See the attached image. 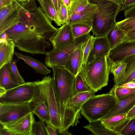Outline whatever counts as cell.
Masks as SVG:
<instances>
[{"instance_id": "6da1fadb", "label": "cell", "mask_w": 135, "mask_h": 135, "mask_svg": "<svg viewBox=\"0 0 135 135\" xmlns=\"http://www.w3.org/2000/svg\"><path fill=\"white\" fill-rule=\"evenodd\" d=\"M58 31L38 28L19 21L4 32L18 50L34 55L46 54V49L51 46L50 40Z\"/></svg>"}, {"instance_id": "7a4b0ae2", "label": "cell", "mask_w": 135, "mask_h": 135, "mask_svg": "<svg viewBox=\"0 0 135 135\" xmlns=\"http://www.w3.org/2000/svg\"><path fill=\"white\" fill-rule=\"evenodd\" d=\"M51 68L55 94L62 127L66 118L68 102L74 95L76 77L64 67L54 66Z\"/></svg>"}, {"instance_id": "3957f363", "label": "cell", "mask_w": 135, "mask_h": 135, "mask_svg": "<svg viewBox=\"0 0 135 135\" xmlns=\"http://www.w3.org/2000/svg\"><path fill=\"white\" fill-rule=\"evenodd\" d=\"M90 2L98 7L94 16L91 31L95 37L105 36L116 25V18L121 6L107 0H90Z\"/></svg>"}, {"instance_id": "277c9868", "label": "cell", "mask_w": 135, "mask_h": 135, "mask_svg": "<svg viewBox=\"0 0 135 135\" xmlns=\"http://www.w3.org/2000/svg\"><path fill=\"white\" fill-rule=\"evenodd\" d=\"M108 56L98 57L82 65L80 74L88 86L95 92L108 85L110 69Z\"/></svg>"}, {"instance_id": "5b68a950", "label": "cell", "mask_w": 135, "mask_h": 135, "mask_svg": "<svg viewBox=\"0 0 135 135\" xmlns=\"http://www.w3.org/2000/svg\"><path fill=\"white\" fill-rule=\"evenodd\" d=\"M117 101L116 97L109 92L94 95L83 104L80 113L89 122L97 120L106 115Z\"/></svg>"}, {"instance_id": "8992f818", "label": "cell", "mask_w": 135, "mask_h": 135, "mask_svg": "<svg viewBox=\"0 0 135 135\" xmlns=\"http://www.w3.org/2000/svg\"><path fill=\"white\" fill-rule=\"evenodd\" d=\"M90 35V33L83 35L75 38L72 43L62 49H53L47 52L45 60L46 66L49 68L54 66L64 67L71 53L80 43L86 41Z\"/></svg>"}, {"instance_id": "52a82bcc", "label": "cell", "mask_w": 135, "mask_h": 135, "mask_svg": "<svg viewBox=\"0 0 135 135\" xmlns=\"http://www.w3.org/2000/svg\"><path fill=\"white\" fill-rule=\"evenodd\" d=\"M46 103L49 112L50 124L60 134L62 128V123L55 98L53 78L50 76H46L42 78Z\"/></svg>"}, {"instance_id": "ba28073f", "label": "cell", "mask_w": 135, "mask_h": 135, "mask_svg": "<svg viewBox=\"0 0 135 135\" xmlns=\"http://www.w3.org/2000/svg\"><path fill=\"white\" fill-rule=\"evenodd\" d=\"M34 81L25 82L16 87L6 90L0 95V103H19L30 102L35 93Z\"/></svg>"}, {"instance_id": "9c48e42d", "label": "cell", "mask_w": 135, "mask_h": 135, "mask_svg": "<svg viewBox=\"0 0 135 135\" xmlns=\"http://www.w3.org/2000/svg\"><path fill=\"white\" fill-rule=\"evenodd\" d=\"M30 103H0V124L15 121L32 112Z\"/></svg>"}, {"instance_id": "30bf717a", "label": "cell", "mask_w": 135, "mask_h": 135, "mask_svg": "<svg viewBox=\"0 0 135 135\" xmlns=\"http://www.w3.org/2000/svg\"><path fill=\"white\" fill-rule=\"evenodd\" d=\"M35 90L34 97L30 103L32 112L43 120L50 124V117L47 106L44 89V82L42 79L34 81Z\"/></svg>"}, {"instance_id": "8fae6325", "label": "cell", "mask_w": 135, "mask_h": 135, "mask_svg": "<svg viewBox=\"0 0 135 135\" xmlns=\"http://www.w3.org/2000/svg\"><path fill=\"white\" fill-rule=\"evenodd\" d=\"M33 114L31 112L15 121L1 124L15 135H31L32 126L35 120Z\"/></svg>"}, {"instance_id": "7c38bea8", "label": "cell", "mask_w": 135, "mask_h": 135, "mask_svg": "<svg viewBox=\"0 0 135 135\" xmlns=\"http://www.w3.org/2000/svg\"><path fill=\"white\" fill-rule=\"evenodd\" d=\"M135 54V40L126 39L111 50L108 62L121 61L126 57Z\"/></svg>"}, {"instance_id": "4fadbf2b", "label": "cell", "mask_w": 135, "mask_h": 135, "mask_svg": "<svg viewBox=\"0 0 135 135\" xmlns=\"http://www.w3.org/2000/svg\"><path fill=\"white\" fill-rule=\"evenodd\" d=\"M74 40L71 25L68 23L58 28L57 33L50 41L53 49H61L72 43Z\"/></svg>"}, {"instance_id": "5bb4252c", "label": "cell", "mask_w": 135, "mask_h": 135, "mask_svg": "<svg viewBox=\"0 0 135 135\" xmlns=\"http://www.w3.org/2000/svg\"><path fill=\"white\" fill-rule=\"evenodd\" d=\"M86 41L80 43L71 53L64 67L75 77L80 73L81 69Z\"/></svg>"}, {"instance_id": "9a60e30c", "label": "cell", "mask_w": 135, "mask_h": 135, "mask_svg": "<svg viewBox=\"0 0 135 135\" xmlns=\"http://www.w3.org/2000/svg\"><path fill=\"white\" fill-rule=\"evenodd\" d=\"M98 9L96 4L90 2L83 10L73 16L70 19L69 23L70 25L81 24L91 27L94 15Z\"/></svg>"}, {"instance_id": "2e32d148", "label": "cell", "mask_w": 135, "mask_h": 135, "mask_svg": "<svg viewBox=\"0 0 135 135\" xmlns=\"http://www.w3.org/2000/svg\"><path fill=\"white\" fill-rule=\"evenodd\" d=\"M117 100L114 107L106 115L99 120H101L118 114H127L135 105V94Z\"/></svg>"}, {"instance_id": "e0dca14e", "label": "cell", "mask_w": 135, "mask_h": 135, "mask_svg": "<svg viewBox=\"0 0 135 135\" xmlns=\"http://www.w3.org/2000/svg\"><path fill=\"white\" fill-rule=\"evenodd\" d=\"M111 50L105 36L95 37L93 48L90 54L87 62L90 63L98 57L105 55L108 56Z\"/></svg>"}, {"instance_id": "ac0fdd59", "label": "cell", "mask_w": 135, "mask_h": 135, "mask_svg": "<svg viewBox=\"0 0 135 135\" xmlns=\"http://www.w3.org/2000/svg\"><path fill=\"white\" fill-rule=\"evenodd\" d=\"M0 43V69L10 63L15 53L14 42L6 37Z\"/></svg>"}, {"instance_id": "d6986e66", "label": "cell", "mask_w": 135, "mask_h": 135, "mask_svg": "<svg viewBox=\"0 0 135 135\" xmlns=\"http://www.w3.org/2000/svg\"><path fill=\"white\" fill-rule=\"evenodd\" d=\"M14 54L17 57V60L21 59L24 61L26 64L34 70L37 73L46 75L51 73V70L48 69L43 63L38 60L16 52H15Z\"/></svg>"}, {"instance_id": "ffe728a7", "label": "cell", "mask_w": 135, "mask_h": 135, "mask_svg": "<svg viewBox=\"0 0 135 135\" xmlns=\"http://www.w3.org/2000/svg\"><path fill=\"white\" fill-rule=\"evenodd\" d=\"M83 127L92 132L93 135H120L118 132L108 128L100 120L90 122Z\"/></svg>"}, {"instance_id": "44dd1931", "label": "cell", "mask_w": 135, "mask_h": 135, "mask_svg": "<svg viewBox=\"0 0 135 135\" xmlns=\"http://www.w3.org/2000/svg\"><path fill=\"white\" fill-rule=\"evenodd\" d=\"M121 61L127 64L125 74L117 86L135 80V54L127 56Z\"/></svg>"}, {"instance_id": "7402d4cb", "label": "cell", "mask_w": 135, "mask_h": 135, "mask_svg": "<svg viewBox=\"0 0 135 135\" xmlns=\"http://www.w3.org/2000/svg\"><path fill=\"white\" fill-rule=\"evenodd\" d=\"M105 36L111 50L126 39V36L116 25L106 34Z\"/></svg>"}, {"instance_id": "603a6c76", "label": "cell", "mask_w": 135, "mask_h": 135, "mask_svg": "<svg viewBox=\"0 0 135 135\" xmlns=\"http://www.w3.org/2000/svg\"><path fill=\"white\" fill-rule=\"evenodd\" d=\"M108 63L110 72L113 75L114 85L117 86L125 75L126 63L122 61Z\"/></svg>"}, {"instance_id": "cb8c5ba5", "label": "cell", "mask_w": 135, "mask_h": 135, "mask_svg": "<svg viewBox=\"0 0 135 135\" xmlns=\"http://www.w3.org/2000/svg\"><path fill=\"white\" fill-rule=\"evenodd\" d=\"M19 85L12 78L7 64L0 69V87L7 90Z\"/></svg>"}, {"instance_id": "d4e9b609", "label": "cell", "mask_w": 135, "mask_h": 135, "mask_svg": "<svg viewBox=\"0 0 135 135\" xmlns=\"http://www.w3.org/2000/svg\"><path fill=\"white\" fill-rule=\"evenodd\" d=\"M21 4L14 12L0 22V35L5 30L16 25L21 18Z\"/></svg>"}, {"instance_id": "484cf974", "label": "cell", "mask_w": 135, "mask_h": 135, "mask_svg": "<svg viewBox=\"0 0 135 135\" xmlns=\"http://www.w3.org/2000/svg\"><path fill=\"white\" fill-rule=\"evenodd\" d=\"M38 1L44 13L49 20L54 21L58 26L60 24L58 15L51 0H39Z\"/></svg>"}, {"instance_id": "4316f807", "label": "cell", "mask_w": 135, "mask_h": 135, "mask_svg": "<svg viewBox=\"0 0 135 135\" xmlns=\"http://www.w3.org/2000/svg\"><path fill=\"white\" fill-rule=\"evenodd\" d=\"M127 120V113H124L117 115L101 121L108 128L116 132Z\"/></svg>"}, {"instance_id": "83f0119b", "label": "cell", "mask_w": 135, "mask_h": 135, "mask_svg": "<svg viewBox=\"0 0 135 135\" xmlns=\"http://www.w3.org/2000/svg\"><path fill=\"white\" fill-rule=\"evenodd\" d=\"M89 3L90 0H71L68 9L69 21L73 16L83 10Z\"/></svg>"}, {"instance_id": "f1b7e54d", "label": "cell", "mask_w": 135, "mask_h": 135, "mask_svg": "<svg viewBox=\"0 0 135 135\" xmlns=\"http://www.w3.org/2000/svg\"><path fill=\"white\" fill-rule=\"evenodd\" d=\"M109 92L114 95L118 100L135 94V88H130L114 85Z\"/></svg>"}, {"instance_id": "f546056e", "label": "cell", "mask_w": 135, "mask_h": 135, "mask_svg": "<svg viewBox=\"0 0 135 135\" xmlns=\"http://www.w3.org/2000/svg\"><path fill=\"white\" fill-rule=\"evenodd\" d=\"M116 132L120 135H135V117L127 119Z\"/></svg>"}, {"instance_id": "4dcf8cb0", "label": "cell", "mask_w": 135, "mask_h": 135, "mask_svg": "<svg viewBox=\"0 0 135 135\" xmlns=\"http://www.w3.org/2000/svg\"><path fill=\"white\" fill-rule=\"evenodd\" d=\"M118 27L125 34L135 30V16L131 17L116 23Z\"/></svg>"}, {"instance_id": "1f68e13d", "label": "cell", "mask_w": 135, "mask_h": 135, "mask_svg": "<svg viewBox=\"0 0 135 135\" xmlns=\"http://www.w3.org/2000/svg\"><path fill=\"white\" fill-rule=\"evenodd\" d=\"M72 33L74 39L83 35L89 33L92 27L89 25L81 24L71 25Z\"/></svg>"}, {"instance_id": "d6a6232c", "label": "cell", "mask_w": 135, "mask_h": 135, "mask_svg": "<svg viewBox=\"0 0 135 135\" xmlns=\"http://www.w3.org/2000/svg\"><path fill=\"white\" fill-rule=\"evenodd\" d=\"M16 61L12 59L10 63L7 64L9 68L11 75L13 80L19 85L26 82L20 74L18 70Z\"/></svg>"}, {"instance_id": "836d02e7", "label": "cell", "mask_w": 135, "mask_h": 135, "mask_svg": "<svg viewBox=\"0 0 135 135\" xmlns=\"http://www.w3.org/2000/svg\"><path fill=\"white\" fill-rule=\"evenodd\" d=\"M44 122L41 119L38 122L34 120L32 126L31 135H49Z\"/></svg>"}, {"instance_id": "e575fe53", "label": "cell", "mask_w": 135, "mask_h": 135, "mask_svg": "<svg viewBox=\"0 0 135 135\" xmlns=\"http://www.w3.org/2000/svg\"><path fill=\"white\" fill-rule=\"evenodd\" d=\"M91 90H92L86 84L81 74H79L75 77L73 96L79 93Z\"/></svg>"}, {"instance_id": "d590c367", "label": "cell", "mask_w": 135, "mask_h": 135, "mask_svg": "<svg viewBox=\"0 0 135 135\" xmlns=\"http://www.w3.org/2000/svg\"><path fill=\"white\" fill-rule=\"evenodd\" d=\"M95 37L90 35L86 41L84 47L83 65L86 63L88 61L90 54L93 48V45Z\"/></svg>"}, {"instance_id": "8d00e7d4", "label": "cell", "mask_w": 135, "mask_h": 135, "mask_svg": "<svg viewBox=\"0 0 135 135\" xmlns=\"http://www.w3.org/2000/svg\"><path fill=\"white\" fill-rule=\"evenodd\" d=\"M59 22L61 25L68 23L69 22L68 9L63 1L59 15Z\"/></svg>"}, {"instance_id": "74e56055", "label": "cell", "mask_w": 135, "mask_h": 135, "mask_svg": "<svg viewBox=\"0 0 135 135\" xmlns=\"http://www.w3.org/2000/svg\"><path fill=\"white\" fill-rule=\"evenodd\" d=\"M135 5V0H125L122 5L120 12Z\"/></svg>"}, {"instance_id": "f35d334b", "label": "cell", "mask_w": 135, "mask_h": 135, "mask_svg": "<svg viewBox=\"0 0 135 135\" xmlns=\"http://www.w3.org/2000/svg\"><path fill=\"white\" fill-rule=\"evenodd\" d=\"M51 0L59 16V15L61 8L62 3L63 0Z\"/></svg>"}, {"instance_id": "ab89813d", "label": "cell", "mask_w": 135, "mask_h": 135, "mask_svg": "<svg viewBox=\"0 0 135 135\" xmlns=\"http://www.w3.org/2000/svg\"><path fill=\"white\" fill-rule=\"evenodd\" d=\"M46 127L49 135H57L58 134L56 132V130L49 123H46Z\"/></svg>"}, {"instance_id": "60d3db41", "label": "cell", "mask_w": 135, "mask_h": 135, "mask_svg": "<svg viewBox=\"0 0 135 135\" xmlns=\"http://www.w3.org/2000/svg\"><path fill=\"white\" fill-rule=\"evenodd\" d=\"M0 135H15L0 124Z\"/></svg>"}, {"instance_id": "b9f144b4", "label": "cell", "mask_w": 135, "mask_h": 135, "mask_svg": "<svg viewBox=\"0 0 135 135\" xmlns=\"http://www.w3.org/2000/svg\"><path fill=\"white\" fill-rule=\"evenodd\" d=\"M135 117V105L127 114V119H130Z\"/></svg>"}, {"instance_id": "7bdbcfd3", "label": "cell", "mask_w": 135, "mask_h": 135, "mask_svg": "<svg viewBox=\"0 0 135 135\" xmlns=\"http://www.w3.org/2000/svg\"><path fill=\"white\" fill-rule=\"evenodd\" d=\"M126 36V40H135V30L130 32Z\"/></svg>"}, {"instance_id": "ee69618b", "label": "cell", "mask_w": 135, "mask_h": 135, "mask_svg": "<svg viewBox=\"0 0 135 135\" xmlns=\"http://www.w3.org/2000/svg\"><path fill=\"white\" fill-rule=\"evenodd\" d=\"M119 86L130 88H135V83L133 81H131L124 83Z\"/></svg>"}, {"instance_id": "f6af8a7d", "label": "cell", "mask_w": 135, "mask_h": 135, "mask_svg": "<svg viewBox=\"0 0 135 135\" xmlns=\"http://www.w3.org/2000/svg\"><path fill=\"white\" fill-rule=\"evenodd\" d=\"M114 2L118 5L121 6L125 0H107Z\"/></svg>"}, {"instance_id": "bcb514c9", "label": "cell", "mask_w": 135, "mask_h": 135, "mask_svg": "<svg viewBox=\"0 0 135 135\" xmlns=\"http://www.w3.org/2000/svg\"><path fill=\"white\" fill-rule=\"evenodd\" d=\"M5 6L12 3L14 0H1Z\"/></svg>"}, {"instance_id": "7dc6e473", "label": "cell", "mask_w": 135, "mask_h": 135, "mask_svg": "<svg viewBox=\"0 0 135 135\" xmlns=\"http://www.w3.org/2000/svg\"><path fill=\"white\" fill-rule=\"evenodd\" d=\"M63 1L68 9L70 3V0H63Z\"/></svg>"}, {"instance_id": "c3c4849f", "label": "cell", "mask_w": 135, "mask_h": 135, "mask_svg": "<svg viewBox=\"0 0 135 135\" xmlns=\"http://www.w3.org/2000/svg\"><path fill=\"white\" fill-rule=\"evenodd\" d=\"M5 6L1 0H0V9L4 7Z\"/></svg>"}, {"instance_id": "681fc988", "label": "cell", "mask_w": 135, "mask_h": 135, "mask_svg": "<svg viewBox=\"0 0 135 135\" xmlns=\"http://www.w3.org/2000/svg\"><path fill=\"white\" fill-rule=\"evenodd\" d=\"M18 2H26L27 1V0H16Z\"/></svg>"}, {"instance_id": "f907efd6", "label": "cell", "mask_w": 135, "mask_h": 135, "mask_svg": "<svg viewBox=\"0 0 135 135\" xmlns=\"http://www.w3.org/2000/svg\"><path fill=\"white\" fill-rule=\"evenodd\" d=\"M30 0H27V1L28 2V1H30ZM37 0V1H38L39 0Z\"/></svg>"}, {"instance_id": "816d5d0a", "label": "cell", "mask_w": 135, "mask_h": 135, "mask_svg": "<svg viewBox=\"0 0 135 135\" xmlns=\"http://www.w3.org/2000/svg\"><path fill=\"white\" fill-rule=\"evenodd\" d=\"M133 82L135 83V80Z\"/></svg>"}, {"instance_id": "f5cc1de1", "label": "cell", "mask_w": 135, "mask_h": 135, "mask_svg": "<svg viewBox=\"0 0 135 135\" xmlns=\"http://www.w3.org/2000/svg\"><path fill=\"white\" fill-rule=\"evenodd\" d=\"M71 0H70V1H71Z\"/></svg>"}]
</instances>
